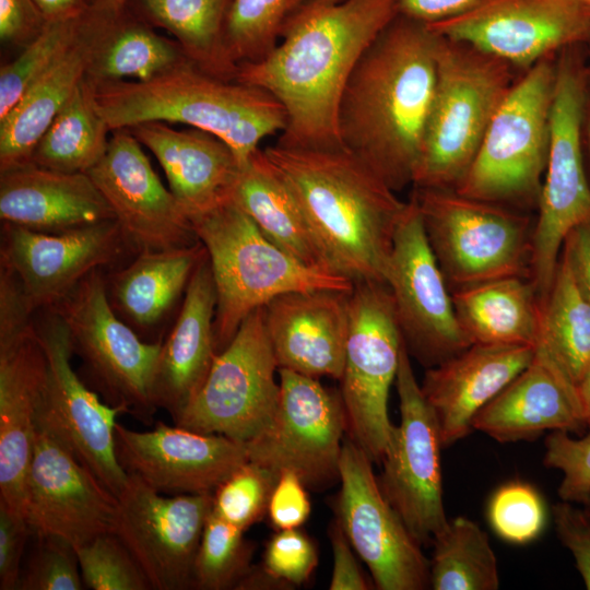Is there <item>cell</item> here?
<instances>
[{
    "label": "cell",
    "instance_id": "6da1fadb",
    "mask_svg": "<svg viewBox=\"0 0 590 590\" xmlns=\"http://www.w3.org/2000/svg\"><path fill=\"white\" fill-rule=\"evenodd\" d=\"M400 13L399 0H305L285 17L272 50L238 64L235 81L271 94L284 108L278 144L345 148L339 108L363 54Z\"/></svg>",
    "mask_w": 590,
    "mask_h": 590
},
{
    "label": "cell",
    "instance_id": "7a4b0ae2",
    "mask_svg": "<svg viewBox=\"0 0 590 590\" xmlns=\"http://www.w3.org/2000/svg\"><path fill=\"white\" fill-rule=\"evenodd\" d=\"M438 36L399 13L355 66L339 108L342 144L393 191L413 184L436 87Z\"/></svg>",
    "mask_w": 590,
    "mask_h": 590
},
{
    "label": "cell",
    "instance_id": "3957f363",
    "mask_svg": "<svg viewBox=\"0 0 590 590\" xmlns=\"http://www.w3.org/2000/svg\"><path fill=\"white\" fill-rule=\"evenodd\" d=\"M298 202L333 272L386 284L406 202L346 148L263 150Z\"/></svg>",
    "mask_w": 590,
    "mask_h": 590
},
{
    "label": "cell",
    "instance_id": "277c9868",
    "mask_svg": "<svg viewBox=\"0 0 590 590\" xmlns=\"http://www.w3.org/2000/svg\"><path fill=\"white\" fill-rule=\"evenodd\" d=\"M94 99L110 131L151 121L187 125L225 142L241 166L264 138L286 126L283 106L268 92L192 63L146 82L99 85Z\"/></svg>",
    "mask_w": 590,
    "mask_h": 590
},
{
    "label": "cell",
    "instance_id": "5b68a950",
    "mask_svg": "<svg viewBox=\"0 0 590 590\" xmlns=\"http://www.w3.org/2000/svg\"><path fill=\"white\" fill-rule=\"evenodd\" d=\"M211 263L216 311L217 354L233 340L255 309L293 291L352 292L345 276L298 261L271 240L232 200L191 219Z\"/></svg>",
    "mask_w": 590,
    "mask_h": 590
},
{
    "label": "cell",
    "instance_id": "8992f818",
    "mask_svg": "<svg viewBox=\"0 0 590 590\" xmlns=\"http://www.w3.org/2000/svg\"><path fill=\"white\" fill-rule=\"evenodd\" d=\"M437 36L436 87L413 185L455 189L514 83L509 63Z\"/></svg>",
    "mask_w": 590,
    "mask_h": 590
},
{
    "label": "cell",
    "instance_id": "52a82bcc",
    "mask_svg": "<svg viewBox=\"0 0 590 590\" xmlns=\"http://www.w3.org/2000/svg\"><path fill=\"white\" fill-rule=\"evenodd\" d=\"M556 64L545 58L515 82L453 190L491 203L539 199L546 167Z\"/></svg>",
    "mask_w": 590,
    "mask_h": 590
},
{
    "label": "cell",
    "instance_id": "ba28073f",
    "mask_svg": "<svg viewBox=\"0 0 590 590\" xmlns=\"http://www.w3.org/2000/svg\"><path fill=\"white\" fill-rule=\"evenodd\" d=\"M412 198L450 290L526 275L533 234L527 217L448 188H415Z\"/></svg>",
    "mask_w": 590,
    "mask_h": 590
},
{
    "label": "cell",
    "instance_id": "9c48e42d",
    "mask_svg": "<svg viewBox=\"0 0 590 590\" xmlns=\"http://www.w3.org/2000/svg\"><path fill=\"white\" fill-rule=\"evenodd\" d=\"M585 101V76L576 60L564 55L556 64L548 153L532 234L530 270L541 298L551 287L568 235L590 223V187L581 151Z\"/></svg>",
    "mask_w": 590,
    "mask_h": 590
},
{
    "label": "cell",
    "instance_id": "30bf717a",
    "mask_svg": "<svg viewBox=\"0 0 590 590\" xmlns=\"http://www.w3.org/2000/svg\"><path fill=\"white\" fill-rule=\"evenodd\" d=\"M402 344L387 284H354L340 394L346 436L374 463H381L394 430L388 398L396 382Z\"/></svg>",
    "mask_w": 590,
    "mask_h": 590
},
{
    "label": "cell",
    "instance_id": "8fae6325",
    "mask_svg": "<svg viewBox=\"0 0 590 590\" xmlns=\"http://www.w3.org/2000/svg\"><path fill=\"white\" fill-rule=\"evenodd\" d=\"M51 308L66 322L73 352L82 358L107 403L150 424L157 410L151 386L162 342L143 341L118 318L102 270L88 273Z\"/></svg>",
    "mask_w": 590,
    "mask_h": 590
},
{
    "label": "cell",
    "instance_id": "7c38bea8",
    "mask_svg": "<svg viewBox=\"0 0 590 590\" xmlns=\"http://www.w3.org/2000/svg\"><path fill=\"white\" fill-rule=\"evenodd\" d=\"M279 370L264 306L251 311L220 352L201 389L175 425L247 442L271 422L280 394Z\"/></svg>",
    "mask_w": 590,
    "mask_h": 590
},
{
    "label": "cell",
    "instance_id": "4fadbf2b",
    "mask_svg": "<svg viewBox=\"0 0 590 590\" xmlns=\"http://www.w3.org/2000/svg\"><path fill=\"white\" fill-rule=\"evenodd\" d=\"M280 394L271 422L245 442L248 460L280 475L296 473L308 487L339 481L346 418L340 391L317 378L279 368Z\"/></svg>",
    "mask_w": 590,
    "mask_h": 590
},
{
    "label": "cell",
    "instance_id": "5bb4252c",
    "mask_svg": "<svg viewBox=\"0 0 590 590\" xmlns=\"http://www.w3.org/2000/svg\"><path fill=\"white\" fill-rule=\"evenodd\" d=\"M35 322L47 373L36 422L48 429L116 497L128 474L116 456V417L121 406L103 403L71 366L69 329L51 307Z\"/></svg>",
    "mask_w": 590,
    "mask_h": 590
},
{
    "label": "cell",
    "instance_id": "9a60e30c",
    "mask_svg": "<svg viewBox=\"0 0 590 590\" xmlns=\"http://www.w3.org/2000/svg\"><path fill=\"white\" fill-rule=\"evenodd\" d=\"M396 387L400 424L381 461L380 489L413 538L429 546L447 526L440 467V435L402 344Z\"/></svg>",
    "mask_w": 590,
    "mask_h": 590
},
{
    "label": "cell",
    "instance_id": "2e32d148",
    "mask_svg": "<svg viewBox=\"0 0 590 590\" xmlns=\"http://www.w3.org/2000/svg\"><path fill=\"white\" fill-rule=\"evenodd\" d=\"M386 284L408 353L422 365L436 366L472 345L458 322L413 198L394 233Z\"/></svg>",
    "mask_w": 590,
    "mask_h": 590
},
{
    "label": "cell",
    "instance_id": "e0dca14e",
    "mask_svg": "<svg viewBox=\"0 0 590 590\" xmlns=\"http://www.w3.org/2000/svg\"><path fill=\"white\" fill-rule=\"evenodd\" d=\"M373 463L359 446L344 438L335 520L366 564L377 589H428L429 559L384 496Z\"/></svg>",
    "mask_w": 590,
    "mask_h": 590
},
{
    "label": "cell",
    "instance_id": "ac0fdd59",
    "mask_svg": "<svg viewBox=\"0 0 590 590\" xmlns=\"http://www.w3.org/2000/svg\"><path fill=\"white\" fill-rule=\"evenodd\" d=\"M213 493L162 494L128 474L117 496L113 533L132 554L152 589L193 588L194 559Z\"/></svg>",
    "mask_w": 590,
    "mask_h": 590
},
{
    "label": "cell",
    "instance_id": "d6986e66",
    "mask_svg": "<svg viewBox=\"0 0 590 590\" xmlns=\"http://www.w3.org/2000/svg\"><path fill=\"white\" fill-rule=\"evenodd\" d=\"M427 25L442 37L529 69L560 48L590 39V7L575 0H479Z\"/></svg>",
    "mask_w": 590,
    "mask_h": 590
},
{
    "label": "cell",
    "instance_id": "ffe728a7",
    "mask_svg": "<svg viewBox=\"0 0 590 590\" xmlns=\"http://www.w3.org/2000/svg\"><path fill=\"white\" fill-rule=\"evenodd\" d=\"M117 497L48 429L36 422L25 487L32 535H52L74 547L113 531Z\"/></svg>",
    "mask_w": 590,
    "mask_h": 590
},
{
    "label": "cell",
    "instance_id": "44dd1931",
    "mask_svg": "<svg viewBox=\"0 0 590 590\" xmlns=\"http://www.w3.org/2000/svg\"><path fill=\"white\" fill-rule=\"evenodd\" d=\"M128 129L113 131L103 157L87 172L110 205L132 249L166 250L200 241L192 222L154 172Z\"/></svg>",
    "mask_w": 590,
    "mask_h": 590
},
{
    "label": "cell",
    "instance_id": "7402d4cb",
    "mask_svg": "<svg viewBox=\"0 0 590 590\" xmlns=\"http://www.w3.org/2000/svg\"><path fill=\"white\" fill-rule=\"evenodd\" d=\"M127 247L116 220L61 233L2 222L0 263L15 274L37 310L55 306L88 273L117 261Z\"/></svg>",
    "mask_w": 590,
    "mask_h": 590
},
{
    "label": "cell",
    "instance_id": "603a6c76",
    "mask_svg": "<svg viewBox=\"0 0 590 590\" xmlns=\"http://www.w3.org/2000/svg\"><path fill=\"white\" fill-rule=\"evenodd\" d=\"M115 441L123 471L166 495L213 493L248 461L243 442L162 422L144 432L117 423Z\"/></svg>",
    "mask_w": 590,
    "mask_h": 590
},
{
    "label": "cell",
    "instance_id": "cb8c5ba5",
    "mask_svg": "<svg viewBox=\"0 0 590 590\" xmlns=\"http://www.w3.org/2000/svg\"><path fill=\"white\" fill-rule=\"evenodd\" d=\"M350 294L334 290L293 291L264 306L279 368L340 380L350 327Z\"/></svg>",
    "mask_w": 590,
    "mask_h": 590
},
{
    "label": "cell",
    "instance_id": "d4e9b609",
    "mask_svg": "<svg viewBox=\"0 0 590 590\" xmlns=\"http://www.w3.org/2000/svg\"><path fill=\"white\" fill-rule=\"evenodd\" d=\"M122 16L87 1L71 45L0 120V173L30 164L38 140L84 81L101 43Z\"/></svg>",
    "mask_w": 590,
    "mask_h": 590
},
{
    "label": "cell",
    "instance_id": "484cf974",
    "mask_svg": "<svg viewBox=\"0 0 590 590\" xmlns=\"http://www.w3.org/2000/svg\"><path fill=\"white\" fill-rule=\"evenodd\" d=\"M529 345L472 344L427 368L420 385L442 447L464 438L476 414L532 361Z\"/></svg>",
    "mask_w": 590,
    "mask_h": 590
},
{
    "label": "cell",
    "instance_id": "4316f807",
    "mask_svg": "<svg viewBox=\"0 0 590 590\" xmlns=\"http://www.w3.org/2000/svg\"><path fill=\"white\" fill-rule=\"evenodd\" d=\"M46 373V355L35 322L15 339L0 343V502L24 516Z\"/></svg>",
    "mask_w": 590,
    "mask_h": 590
},
{
    "label": "cell",
    "instance_id": "83f0119b",
    "mask_svg": "<svg viewBox=\"0 0 590 590\" xmlns=\"http://www.w3.org/2000/svg\"><path fill=\"white\" fill-rule=\"evenodd\" d=\"M216 291L208 257L196 268L177 320L162 342L151 397L175 421L194 399L217 355L214 319Z\"/></svg>",
    "mask_w": 590,
    "mask_h": 590
},
{
    "label": "cell",
    "instance_id": "f1b7e54d",
    "mask_svg": "<svg viewBox=\"0 0 590 590\" xmlns=\"http://www.w3.org/2000/svg\"><path fill=\"white\" fill-rule=\"evenodd\" d=\"M586 425L576 386L541 349L530 364L473 418L472 429L498 442L532 440L547 430L579 432Z\"/></svg>",
    "mask_w": 590,
    "mask_h": 590
},
{
    "label": "cell",
    "instance_id": "f546056e",
    "mask_svg": "<svg viewBox=\"0 0 590 590\" xmlns=\"http://www.w3.org/2000/svg\"><path fill=\"white\" fill-rule=\"evenodd\" d=\"M128 130L154 154L169 190L190 220L232 200L241 165L221 139L196 128L178 130L161 121Z\"/></svg>",
    "mask_w": 590,
    "mask_h": 590
},
{
    "label": "cell",
    "instance_id": "4dcf8cb0",
    "mask_svg": "<svg viewBox=\"0 0 590 590\" xmlns=\"http://www.w3.org/2000/svg\"><path fill=\"white\" fill-rule=\"evenodd\" d=\"M0 217L42 233L115 220L87 173H62L31 163L0 173Z\"/></svg>",
    "mask_w": 590,
    "mask_h": 590
},
{
    "label": "cell",
    "instance_id": "1f68e13d",
    "mask_svg": "<svg viewBox=\"0 0 590 590\" xmlns=\"http://www.w3.org/2000/svg\"><path fill=\"white\" fill-rule=\"evenodd\" d=\"M205 255L201 241L181 248L140 251L132 262L106 280L114 310L131 328L152 330L185 294Z\"/></svg>",
    "mask_w": 590,
    "mask_h": 590
},
{
    "label": "cell",
    "instance_id": "d6a6232c",
    "mask_svg": "<svg viewBox=\"0 0 590 590\" xmlns=\"http://www.w3.org/2000/svg\"><path fill=\"white\" fill-rule=\"evenodd\" d=\"M232 201L279 248L308 267L333 272L298 202L263 150L241 166Z\"/></svg>",
    "mask_w": 590,
    "mask_h": 590
},
{
    "label": "cell",
    "instance_id": "836d02e7",
    "mask_svg": "<svg viewBox=\"0 0 590 590\" xmlns=\"http://www.w3.org/2000/svg\"><path fill=\"white\" fill-rule=\"evenodd\" d=\"M524 276L453 288L458 322L471 344L529 345L539 339L541 299Z\"/></svg>",
    "mask_w": 590,
    "mask_h": 590
},
{
    "label": "cell",
    "instance_id": "e575fe53",
    "mask_svg": "<svg viewBox=\"0 0 590 590\" xmlns=\"http://www.w3.org/2000/svg\"><path fill=\"white\" fill-rule=\"evenodd\" d=\"M577 385L590 367V302L563 251L554 279L541 299L536 345Z\"/></svg>",
    "mask_w": 590,
    "mask_h": 590
},
{
    "label": "cell",
    "instance_id": "d590c367",
    "mask_svg": "<svg viewBox=\"0 0 590 590\" xmlns=\"http://www.w3.org/2000/svg\"><path fill=\"white\" fill-rule=\"evenodd\" d=\"M232 0H142L148 16L174 37L201 71L235 80L237 66L225 46V24Z\"/></svg>",
    "mask_w": 590,
    "mask_h": 590
},
{
    "label": "cell",
    "instance_id": "8d00e7d4",
    "mask_svg": "<svg viewBox=\"0 0 590 590\" xmlns=\"http://www.w3.org/2000/svg\"><path fill=\"white\" fill-rule=\"evenodd\" d=\"M86 79L38 140L31 164L62 173H87L105 154L110 131Z\"/></svg>",
    "mask_w": 590,
    "mask_h": 590
},
{
    "label": "cell",
    "instance_id": "74e56055",
    "mask_svg": "<svg viewBox=\"0 0 590 590\" xmlns=\"http://www.w3.org/2000/svg\"><path fill=\"white\" fill-rule=\"evenodd\" d=\"M187 63L191 62L176 40L122 16L101 43L85 79L95 87L146 82Z\"/></svg>",
    "mask_w": 590,
    "mask_h": 590
},
{
    "label": "cell",
    "instance_id": "f35d334b",
    "mask_svg": "<svg viewBox=\"0 0 590 590\" xmlns=\"http://www.w3.org/2000/svg\"><path fill=\"white\" fill-rule=\"evenodd\" d=\"M429 559L434 590H497V557L487 533L473 520L457 517L434 538Z\"/></svg>",
    "mask_w": 590,
    "mask_h": 590
},
{
    "label": "cell",
    "instance_id": "ab89813d",
    "mask_svg": "<svg viewBox=\"0 0 590 590\" xmlns=\"http://www.w3.org/2000/svg\"><path fill=\"white\" fill-rule=\"evenodd\" d=\"M243 530L215 516L205 522L193 566V588L235 589L251 568L252 544Z\"/></svg>",
    "mask_w": 590,
    "mask_h": 590
},
{
    "label": "cell",
    "instance_id": "60d3db41",
    "mask_svg": "<svg viewBox=\"0 0 590 590\" xmlns=\"http://www.w3.org/2000/svg\"><path fill=\"white\" fill-rule=\"evenodd\" d=\"M83 14V13H82ZM82 14L47 22L40 34L0 69V120L21 101L75 38Z\"/></svg>",
    "mask_w": 590,
    "mask_h": 590
},
{
    "label": "cell",
    "instance_id": "b9f144b4",
    "mask_svg": "<svg viewBox=\"0 0 590 590\" xmlns=\"http://www.w3.org/2000/svg\"><path fill=\"white\" fill-rule=\"evenodd\" d=\"M291 0H232L226 24L225 46L238 67L269 54L279 40Z\"/></svg>",
    "mask_w": 590,
    "mask_h": 590
},
{
    "label": "cell",
    "instance_id": "7bdbcfd3",
    "mask_svg": "<svg viewBox=\"0 0 590 590\" xmlns=\"http://www.w3.org/2000/svg\"><path fill=\"white\" fill-rule=\"evenodd\" d=\"M278 477L271 469L248 460L214 489L212 512L246 531L267 516Z\"/></svg>",
    "mask_w": 590,
    "mask_h": 590
},
{
    "label": "cell",
    "instance_id": "ee69618b",
    "mask_svg": "<svg viewBox=\"0 0 590 590\" xmlns=\"http://www.w3.org/2000/svg\"><path fill=\"white\" fill-rule=\"evenodd\" d=\"M85 588L92 590H150L143 570L119 538L107 532L75 546Z\"/></svg>",
    "mask_w": 590,
    "mask_h": 590
},
{
    "label": "cell",
    "instance_id": "f6af8a7d",
    "mask_svg": "<svg viewBox=\"0 0 590 590\" xmlns=\"http://www.w3.org/2000/svg\"><path fill=\"white\" fill-rule=\"evenodd\" d=\"M487 519L504 541L526 544L535 540L546 522V508L535 487L522 481L499 486L487 506Z\"/></svg>",
    "mask_w": 590,
    "mask_h": 590
},
{
    "label": "cell",
    "instance_id": "bcb514c9",
    "mask_svg": "<svg viewBox=\"0 0 590 590\" xmlns=\"http://www.w3.org/2000/svg\"><path fill=\"white\" fill-rule=\"evenodd\" d=\"M36 541L22 568L17 590L85 589L74 546L52 535Z\"/></svg>",
    "mask_w": 590,
    "mask_h": 590
},
{
    "label": "cell",
    "instance_id": "7dc6e473",
    "mask_svg": "<svg viewBox=\"0 0 590 590\" xmlns=\"http://www.w3.org/2000/svg\"><path fill=\"white\" fill-rule=\"evenodd\" d=\"M543 464L562 472L560 500L582 505L590 495V427L581 438L567 430H553L546 437Z\"/></svg>",
    "mask_w": 590,
    "mask_h": 590
},
{
    "label": "cell",
    "instance_id": "c3c4849f",
    "mask_svg": "<svg viewBox=\"0 0 590 590\" xmlns=\"http://www.w3.org/2000/svg\"><path fill=\"white\" fill-rule=\"evenodd\" d=\"M317 564L315 543L295 528L278 530L268 541L259 566L284 589H291L305 583Z\"/></svg>",
    "mask_w": 590,
    "mask_h": 590
},
{
    "label": "cell",
    "instance_id": "681fc988",
    "mask_svg": "<svg viewBox=\"0 0 590 590\" xmlns=\"http://www.w3.org/2000/svg\"><path fill=\"white\" fill-rule=\"evenodd\" d=\"M31 535L25 516L0 502V590H17Z\"/></svg>",
    "mask_w": 590,
    "mask_h": 590
},
{
    "label": "cell",
    "instance_id": "f907efd6",
    "mask_svg": "<svg viewBox=\"0 0 590 590\" xmlns=\"http://www.w3.org/2000/svg\"><path fill=\"white\" fill-rule=\"evenodd\" d=\"M576 504L560 500L552 515L560 543L571 553L576 568L590 590V516Z\"/></svg>",
    "mask_w": 590,
    "mask_h": 590
},
{
    "label": "cell",
    "instance_id": "816d5d0a",
    "mask_svg": "<svg viewBox=\"0 0 590 590\" xmlns=\"http://www.w3.org/2000/svg\"><path fill=\"white\" fill-rule=\"evenodd\" d=\"M306 485L292 471L280 473L271 493L267 515L276 530L299 528L310 514Z\"/></svg>",
    "mask_w": 590,
    "mask_h": 590
},
{
    "label": "cell",
    "instance_id": "f5cc1de1",
    "mask_svg": "<svg viewBox=\"0 0 590 590\" xmlns=\"http://www.w3.org/2000/svg\"><path fill=\"white\" fill-rule=\"evenodd\" d=\"M47 21L35 0H0V38L8 45L25 47Z\"/></svg>",
    "mask_w": 590,
    "mask_h": 590
},
{
    "label": "cell",
    "instance_id": "db71d44e",
    "mask_svg": "<svg viewBox=\"0 0 590 590\" xmlns=\"http://www.w3.org/2000/svg\"><path fill=\"white\" fill-rule=\"evenodd\" d=\"M329 538L333 553V570L329 582L330 590H367L370 589L364 577L355 551L345 536L340 523L334 520L329 529Z\"/></svg>",
    "mask_w": 590,
    "mask_h": 590
},
{
    "label": "cell",
    "instance_id": "11a10c76",
    "mask_svg": "<svg viewBox=\"0 0 590 590\" xmlns=\"http://www.w3.org/2000/svg\"><path fill=\"white\" fill-rule=\"evenodd\" d=\"M479 0H399L400 13L424 23L456 16Z\"/></svg>",
    "mask_w": 590,
    "mask_h": 590
},
{
    "label": "cell",
    "instance_id": "9f6ffc18",
    "mask_svg": "<svg viewBox=\"0 0 590 590\" xmlns=\"http://www.w3.org/2000/svg\"><path fill=\"white\" fill-rule=\"evenodd\" d=\"M563 251L568 257L576 279L590 302V223L580 225L568 235Z\"/></svg>",
    "mask_w": 590,
    "mask_h": 590
},
{
    "label": "cell",
    "instance_id": "6f0895ef",
    "mask_svg": "<svg viewBox=\"0 0 590 590\" xmlns=\"http://www.w3.org/2000/svg\"><path fill=\"white\" fill-rule=\"evenodd\" d=\"M47 22L80 16L87 0H35Z\"/></svg>",
    "mask_w": 590,
    "mask_h": 590
},
{
    "label": "cell",
    "instance_id": "680465c9",
    "mask_svg": "<svg viewBox=\"0 0 590 590\" xmlns=\"http://www.w3.org/2000/svg\"><path fill=\"white\" fill-rule=\"evenodd\" d=\"M580 413L586 427H590V367L576 385Z\"/></svg>",
    "mask_w": 590,
    "mask_h": 590
},
{
    "label": "cell",
    "instance_id": "91938a15",
    "mask_svg": "<svg viewBox=\"0 0 590 590\" xmlns=\"http://www.w3.org/2000/svg\"><path fill=\"white\" fill-rule=\"evenodd\" d=\"M305 0H291L290 1V7H288V13L294 9L296 8L297 5H299L302 2H304Z\"/></svg>",
    "mask_w": 590,
    "mask_h": 590
},
{
    "label": "cell",
    "instance_id": "94428289",
    "mask_svg": "<svg viewBox=\"0 0 590 590\" xmlns=\"http://www.w3.org/2000/svg\"><path fill=\"white\" fill-rule=\"evenodd\" d=\"M583 507V509L588 512V515L590 516V495L588 497V499L586 500L585 504L581 505Z\"/></svg>",
    "mask_w": 590,
    "mask_h": 590
},
{
    "label": "cell",
    "instance_id": "6125c7cd",
    "mask_svg": "<svg viewBox=\"0 0 590 590\" xmlns=\"http://www.w3.org/2000/svg\"><path fill=\"white\" fill-rule=\"evenodd\" d=\"M575 1H578L580 3H583V4L588 5V7H590V0H575Z\"/></svg>",
    "mask_w": 590,
    "mask_h": 590
},
{
    "label": "cell",
    "instance_id": "be15d7a7",
    "mask_svg": "<svg viewBox=\"0 0 590 590\" xmlns=\"http://www.w3.org/2000/svg\"><path fill=\"white\" fill-rule=\"evenodd\" d=\"M589 142H590V119H589Z\"/></svg>",
    "mask_w": 590,
    "mask_h": 590
}]
</instances>
